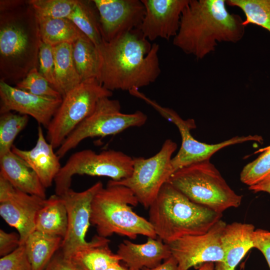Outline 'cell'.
Returning a JSON list of instances; mask_svg holds the SVG:
<instances>
[{"label":"cell","instance_id":"ab89813d","mask_svg":"<svg viewBox=\"0 0 270 270\" xmlns=\"http://www.w3.org/2000/svg\"><path fill=\"white\" fill-rule=\"evenodd\" d=\"M248 189L254 192H262L270 194V174L258 183L248 186Z\"/></svg>","mask_w":270,"mask_h":270},{"label":"cell","instance_id":"e575fe53","mask_svg":"<svg viewBox=\"0 0 270 270\" xmlns=\"http://www.w3.org/2000/svg\"><path fill=\"white\" fill-rule=\"evenodd\" d=\"M0 270H32L24 244L0 258Z\"/></svg>","mask_w":270,"mask_h":270},{"label":"cell","instance_id":"4dcf8cb0","mask_svg":"<svg viewBox=\"0 0 270 270\" xmlns=\"http://www.w3.org/2000/svg\"><path fill=\"white\" fill-rule=\"evenodd\" d=\"M28 2L37 17L68 18L78 0H29Z\"/></svg>","mask_w":270,"mask_h":270},{"label":"cell","instance_id":"f35d334b","mask_svg":"<svg viewBox=\"0 0 270 270\" xmlns=\"http://www.w3.org/2000/svg\"><path fill=\"white\" fill-rule=\"evenodd\" d=\"M141 270H178V264L175 258L171 256L164 260L162 263L154 268H146Z\"/></svg>","mask_w":270,"mask_h":270},{"label":"cell","instance_id":"60d3db41","mask_svg":"<svg viewBox=\"0 0 270 270\" xmlns=\"http://www.w3.org/2000/svg\"><path fill=\"white\" fill-rule=\"evenodd\" d=\"M106 270H130L126 266H124L118 262L111 264Z\"/></svg>","mask_w":270,"mask_h":270},{"label":"cell","instance_id":"4fadbf2b","mask_svg":"<svg viewBox=\"0 0 270 270\" xmlns=\"http://www.w3.org/2000/svg\"><path fill=\"white\" fill-rule=\"evenodd\" d=\"M46 198L23 192L0 176V214L20 237V245L35 230L36 219Z\"/></svg>","mask_w":270,"mask_h":270},{"label":"cell","instance_id":"603a6c76","mask_svg":"<svg viewBox=\"0 0 270 270\" xmlns=\"http://www.w3.org/2000/svg\"><path fill=\"white\" fill-rule=\"evenodd\" d=\"M68 228V213L64 202L56 194L46 198L38 212L35 230L44 234L64 238Z\"/></svg>","mask_w":270,"mask_h":270},{"label":"cell","instance_id":"4316f807","mask_svg":"<svg viewBox=\"0 0 270 270\" xmlns=\"http://www.w3.org/2000/svg\"><path fill=\"white\" fill-rule=\"evenodd\" d=\"M94 44L98 46L102 42L99 14L92 0H78L68 18Z\"/></svg>","mask_w":270,"mask_h":270},{"label":"cell","instance_id":"5bb4252c","mask_svg":"<svg viewBox=\"0 0 270 270\" xmlns=\"http://www.w3.org/2000/svg\"><path fill=\"white\" fill-rule=\"evenodd\" d=\"M98 181L80 192L68 190L62 198L68 213V228L60 250L68 258L78 247L86 244V236L90 224L92 203L97 192L103 187Z\"/></svg>","mask_w":270,"mask_h":270},{"label":"cell","instance_id":"7a4b0ae2","mask_svg":"<svg viewBox=\"0 0 270 270\" xmlns=\"http://www.w3.org/2000/svg\"><path fill=\"white\" fill-rule=\"evenodd\" d=\"M244 20L228 11L226 0H189L173 44L186 54L202 60L220 42H240L245 33Z\"/></svg>","mask_w":270,"mask_h":270},{"label":"cell","instance_id":"cb8c5ba5","mask_svg":"<svg viewBox=\"0 0 270 270\" xmlns=\"http://www.w3.org/2000/svg\"><path fill=\"white\" fill-rule=\"evenodd\" d=\"M54 76L56 90L62 98L82 80L72 58V44L64 43L54 47Z\"/></svg>","mask_w":270,"mask_h":270},{"label":"cell","instance_id":"ac0fdd59","mask_svg":"<svg viewBox=\"0 0 270 270\" xmlns=\"http://www.w3.org/2000/svg\"><path fill=\"white\" fill-rule=\"evenodd\" d=\"M54 149L52 145L46 140L42 127L39 124L38 139L34 148L24 150L13 146L12 151L36 172L46 188L52 186L62 168L60 158Z\"/></svg>","mask_w":270,"mask_h":270},{"label":"cell","instance_id":"52a82bcc","mask_svg":"<svg viewBox=\"0 0 270 270\" xmlns=\"http://www.w3.org/2000/svg\"><path fill=\"white\" fill-rule=\"evenodd\" d=\"M112 92L105 88L96 78L82 82L62 98L50 122L46 140L54 148H58L67 136L94 110L102 98Z\"/></svg>","mask_w":270,"mask_h":270},{"label":"cell","instance_id":"d6a6232c","mask_svg":"<svg viewBox=\"0 0 270 270\" xmlns=\"http://www.w3.org/2000/svg\"><path fill=\"white\" fill-rule=\"evenodd\" d=\"M16 87L39 96L62 99V96L50 85L36 68L32 69L24 78L18 82Z\"/></svg>","mask_w":270,"mask_h":270},{"label":"cell","instance_id":"484cf974","mask_svg":"<svg viewBox=\"0 0 270 270\" xmlns=\"http://www.w3.org/2000/svg\"><path fill=\"white\" fill-rule=\"evenodd\" d=\"M36 18L42 42L54 47L64 43L73 44L86 36L67 18Z\"/></svg>","mask_w":270,"mask_h":270},{"label":"cell","instance_id":"9c48e42d","mask_svg":"<svg viewBox=\"0 0 270 270\" xmlns=\"http://www.w3.org/2000/svg\"><path fill=\"white\" fill-rule=\"evenodd\" d=\"M147 120L146 114L142 111L124 114L120 112L118 100L102 98L92 114L67 136L56 152L62 158L86 138L116 135L131 127H140Z\"/></svg>","mask_w":270,"mask_h":270},{"label":"cell","instance_id":"8d00e7d4","mask_svg":"<svg viewBox=\"0 0 270 270\" xmlns=\"http://www.w3.org/2000/svg\"><path fill=\"white\" fill-rule=\"evenodd\" d=\"M20 246V237L16 232H7L0 230V256H5Z\"/></svg>","mask_w":270,"mask_h":270},{"label":"cell","instance_id":"6da1fadb","mask_svg":"<svg viewBox=\"0 0 270 270\" xmlns=\"http://www.w3.org/2000/svg\"><path fill=\"white\" fill-rule=\"evenodd\" d=\"M96 79L112 92H130L154 82L160 74V46L151 44L138 29L96 46Z\"/></svg>","mask_w":270,"mask_h":270},{"label":"cell","instance_id":"7c38bea8","mask_svg":"<svg viewBox=\"0 0 270 270\" xmlns=\"http://www.w3.org/2000/svg\"><path fill=\"white\" fill-rule=\"evenodd\" d=\"M226 224L220 220L204 234L183 236L168 244L178 270H188L206 262H222L220 236Z\"/></svg>","mask_w":270,"mask_h":270},{"label":"cell","instance_id":"b9f144b4","mask_svg":"<svg viewBox=\"0 0 270 270\" xmlns=\"http://www.w3.org/2000/svg\"><path fill=\"white\" fill-rule=\"evenodd\" d=\"M198 270H216L214 262H206L201 265Z\"/></svg>","mask_w":270,"mask_h":270},{"label":"cell","instance_id":"f1b7e54d","mask_svg":"<svg viewBox=\"0 0 270 270\" xmlns=\"http://www.w3.org/2000/svg\"><path fill=\"white\" fill-rule=\"evenodd\" d=\"M226 4L242 10L246 18L244 26L255 24L270 33V0H226Z\"/></svg>","mask_w":270,"mask_h":270},{"label":"cell","instance_id":"74e56055","mask_svg":"<svg viewBox=\"0 0 270 270\" xmlns=\"http://www.w3.org/2000/svg\"><path fill=\"white\" fill-rule=\"evenodd\" d=\"M44 270H80L59 250Z\"/></svg>","mask_w":270,"mask_h":270},{"label":"cell","instance_id":"3957f363","mask_svg":"<svg viewBox=\"0 0 270 270\" xmlns=\"http://www.w3.org/2000/svg\"><path fill=\"white\" fill-rule=\"evenodd\" d=\"M42 42L28 0H0V80L16 84L38 68Z\"/></svg>","mask_w":270,"mask_h":270},{"label":"cell","instance_id":"836d02e7","mask_svg":"<svg viewBox=\"0 0 270 270\" xmlns=\"http://www.w3.org/2000/svg\"><path fill=\"white\" fill-rule=\"evenodd\" d=\"M38 69L50 85L56 90L54 76V46L43 42H42L40 48Z\"/></svg>","mask_w":270,"mask_h":270},{"label":"cell","instance_id":"8fae6325","mask_svg":"<svg viewBox=\"0 0 270 270\" xmlns=\"http://www.w3.org/2000/svg\"><path fill=\"white\" fill-rule=\"evenodd\" d=\"M176 148V142L167 139L160 151L152 156L134 158L133 170L128 178L119 181L110 180L130 188L138 202L149 208L163 185L174 173L172 160Z\"/></svg>","mask_w":270,"mask_h":270},{"label":"cell","instance_id":"f546056e","mask_svg":"<svg viewBox=\"0 0 270 270\" xmlns=\"http://www.w3.org/2000/svg\"><path fill=\"white\" fill-rule=\"evenodd\" d=\"M28 116L10 112L0 116V157L12 150L13 142L28 124Z\"/></svg>","mask_w":270,"mask_h":270},{"label":"cell","instance_id":"7402d4cb","mask_svg":"<svg viewBox=\"0 0 270 270\" xmlns=\"http://www.w3.org/2000/svg\"><path fill=\"white\" fill-rule=\"evenodd\" d=\"M110 242L106 238L96 235L68 258L80 270H106L111 264L121 261L110 249Z\"/></svg>","mask_w":270,"mask_h":270},{"label":"cell","instance_id":"ffe728a7","mask_svg":"<svg viewBox=\"0 0 270 270\" xmlns=\"http://www.w3.org/2000/svg\"><path fill=\"white\" fill-rule=\"evenodd\" d=\"M254 230V226L251 224L234 222L226 224L220 236L224 260L216 264V270H235L248 251L254 248L252 236Z\"/></svg>","mask_w":270,"mask_h":270},{"label":"cell","instance_id":"8992f818","mask_svg":"<svg viewBox=\"0 0 270 270\" xmlns=\"http://www.w3.org/2000/svg\"><path fill=\"white\" fill-rule=\"evenodd\" d=\"M168 182L191 201L218 213L242 202V196L228 186L210 160L177 170Z\"/></svg>","mask_w":270,"mask_h":270},{"label":"cell","instance_id":"44dd1931","mask_svg":"<svg viewBox=\"0 0 270 270\" xmlns=\"http://www.w3.org/2000/svg\"><path fill=\"white\" fill-rule=\"evenodd\" d=\"M0 176L23 192L46 198V188L37 174L12 150L0 157Z\"/></svg>","mask_w":270,"mask_h":270},{"label":"cell","instance_id":"1f68e13d","mask_svg":"<svg viewBox=\"0 0 270 270\" xmlns=\"http://www.w3.org/2000/svg\"><path fill=\"white\" fill-rule=\"evenodd\" d=\"M256 158L246 164L240 174V180L248 186H254L270 174V145Z\"/></svg>","mask_w":270,"mask_h":270},{"label":"cell","instance_id":"ba28073f","mask_svg":"<svg viewBox=\"0 0 270 270\" xmlns=\"http://www.w3.org/2000/svg\"><path fill=\"white\" fill-rule=\"evenodd\" d=\"M133 170V158L119 150L96 153L90 149L72 154L56 176V194L61 196L70 190L74 176H106L114 181L128 178Z\"/></svg>","mask_w":270,"mask_h":270},{"label":"cell","instance_id":"2e32d148","mask_svg":"<svg viewBox=\"0 0 270 270\" xmlns=\"http://www.w3.org/2000/svg\"><path fill=\"white\" fill-rule=\"evenodd\" d=\"M145 14L138 28L149 41L169 40L178 34L182 12L189 0H142Z\"/></svg>","mask_w":270,"mask_h":270},{"label":"cell","instance_id":"9a60e30c","mask_svg":"<svg viewBox=\"0 0 270 270\" xmlns=\"http://www.w3.org/2000/svg\"><path fill=\"white\" fill-rule=\"evenodd\" d=\"M102 40L110 42L140 26L145 14L142 0H93Z\"/></svg>","mask_w":270,"mask_h":270},{"label":"cell","instance_id":"d590c367","mask_svg":"<svg viewBox=\"0 0 270 270\" xmlns=\"http://www.w3.org/2000/svg\"><path fill=\"white\" fill-rule=\"evenodd\" d=\"M252 238L254 248L263 254L270 270V231L261 228L255 230Z\"/></svg>","mask_w":270,"mask_h":270},{"label":"cell","instance_id":"d6986e66","mask_svg":"<svg viewBox=\"0 0 270 270\" xmlns=\"http://www.w3.org/2000/svg\"><path fill=\"white\" fill-rule=\"evenodd\" d=\"M116 254L130 270L154 268L172 256L168 244L152 238L141 244L124 240L118 246Z\"/></svg>","mask_w":270,"mask_h":270},{"label":"cell","instance_id":"7bdbcfd3","mask_svg":"<svg viewBox=\"0 0 270 270\" xmlns=\"http://www.w3.org/2000/svg\"></svg>","mask_w":270,"mask_h":270},{"label":"cell","instance_id":"d4e9b609","mask_svg":"<svg viewBox=\"0 0 270 270\" xmlns=\"http://www.w3.org/2000/svg\"><path fill=\"white\" fill-rule=\"evenodd\" d=\"M62 238L34 230L24 245L32 270H44L60 249Z\"/></svg>","mask_w":270,"mask_h":270},{"label":"cell","instance_id":"30bf717a","mask_svg":"<svg viewBox=\"0 0 270 270\" xmlns=\"http://www.w3.org/2000/svg\"><path fill=\"white\" fill-rule=\"evenodd\" d=\"M130 94L143 100L152 106L160 116L173 123L178 128L182 138V144L178 152L172 160L174 172L188 165L210 160L214 153L226 146L248 142L261 143L263 142L262 136L256 134L236 136L215 144L199 142L190 134V130L196 128L194 120H184L174 110L160 106L156 101L147 97L138 89L131 90Z\"/></svg>","mask_w":270,"mask_h":270},{"label":"cell","instance_id":"5b68a950","mask_svg":"<svg viewBox=\"0 0 270 270\" xmlns=\"http://www.w3.org/2000/svg\"><path fill=\"white\" fill-rule=\"evenodd\" d=\"M138 203L130 188L110 180L94 197L90 224L95 226L98 235L104 238L116 234L132 240L138 235L156 238L150 221L132 210Z\"/></svg>","mask_w":270,"mask_h":270},{"label":"cell","instance_id":"e0dca14e","mask_svg":"<svg viewBox=\"0 0 270 270\" xmlns=\"http://www.w3.org/2000/svg\"><path fill=\"white\" fill-rule=\"evenodd\" d=\"M62 99L36 96L0 80V114L14 110L30 116L47 128Z\"/></svg>","mask_w":270,"mask_h":270},{"label":"cell","instance_id":"83f0119b","mask_svg":"<svg viewBox=\"0 0 270 270\" xmlns=\"http://www.w3.org/2000/svg\"><path fill=\"white\" fill-rule=\"evenodd\" d=\"M72 58L82 82L90 78H96V48L86 36L79 38L72 44Z\"/></svg>","mask_w":270,"mask_h":270},{"label":"cell","instance_id":"277c9868","mask_svg":"<svg viewBox=\"0 0 270 270\" xmlns=\"http://www.w3.org/2000/svg\"><path fill=\"white\" fill-rule=\"evenodd\" d=\"M222 216L191 201L168 182L149 207L148 220L156 236L167 244L183 236L204 234Z\"/></svg>","mask_w":270,"mask_h":270}]
</instances>
